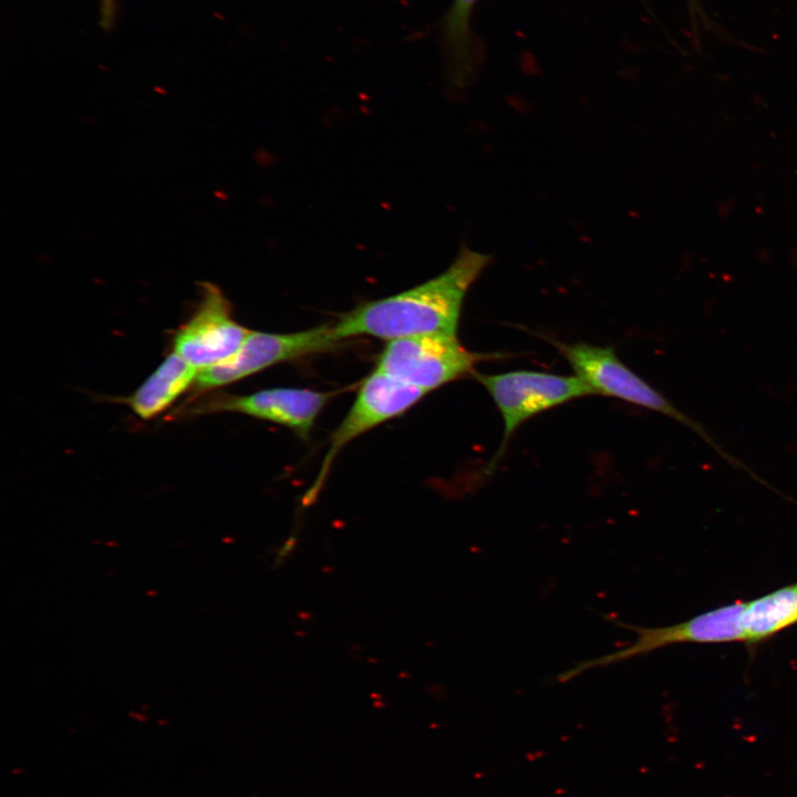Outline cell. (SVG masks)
I'll return each instance as SVG.
<instances>
[{
	"instance_id": "cell-1",
	"label": "cell",
	"mask_w": 797,
	"mask_h": 797,
	"mask_svg": "<svg viewBox=\"0 0 797 797\" xmlns=\"http://www.w3.org/2000/svg\"><path fill=\"white\" fill-rule=\"evenodd\" d=\"M486 253L463 247L436 277L345 313L333 331L339 340L371 335L394 340L418 334L456 335L465 296L488 266Z\"/></svg>"
},
{
	"instance_id": "cell-2",
	"label": "cell",
	"mask_w": 797,
	"mask_h": 797,
	"mask_svg": "<svg viewBox=\"0 0 797 797\" xmlns=\"http://www.w3.org/2000/svg\"><path fill=\"white\" fill-rule=\"evenodd\" d=\"M552 343L569 362L576 375L586 382L594 394L615 397L681 423L700 436L732 467L744 470L755 480L762 482L749 467L725 452L700 423L680 411L662 393L619 360L613 348L583 342L552 341Z\"/></svg>"
},
{
	"instance_id": "cell-3",
	"label": "cell",
	"mask_w": 797,
	"mask_h": 797,
	"mask_svg": "<svg viewBox=\"0 0 797 797\" xmlns=\"http://www.w3.org/2000/svg\"><path fill=\"white\" fill-rule=\"evenodd\" d=\"M497 354L467 350L452 334H418L387 341L376 369L386 375L426 392L441 387Z\"/></svg>"
},
{
	"instance_id": "cell-4",
	"label": "cell",
	"mask_w": 797,
	"mask_h": 797,
	"mask_svg": "<svg viewBox=\"0 0 797 797\" xmlns=\"http://www.w3.org/2000/svg\"><path fill=\"white\" fill-rule=\"evenodd\" d=\"M486 389L504 421V438L487 472L496 464L515 431L528 418L566 402L594 394L577 375L519 370L500 374L472 373Z\"/></svg>"
},
{
	"instance_id": "cell-5",
	"label": "cell",
	"mask_w": 797,
	"mask_h": 797,
	"mask_svg": "<svg viewBox=\"0 0 797 797\" xmlns=\"http://www.w3.org/2000/svg\"><path fill=\"white\" fill-rule=\"evenodd\" d=\"M745 604L732 603L676 624L656 628L636 627L610 619L618 627L635 632V641L627 648L576 663L560 673L558 681L568 682L589 670L623 662L671 644L745 640L742 622Z\"/></svg>"
},
{
	"instance_id": "cell-6",
	"label": "cell",
	"mask_w": 797,
	"mask_h": 797,
	"mask_svg": "<svg viewBox=\"0 0 797 797\" xmlns=\"http://www.w3.org/2000/svg\"><path fill=\"white\" fill-rule=\"evenodd\" d=\"M339 340L332 325L292 333L252 331L228 358L198 371L196 390L217 389L258 373L275 364L335 348Z\"/></svg>"
},
{
	"instance_id": "cell-7",
	"label": "cell",
	"mask_w": 797,
	"mask_h": 797,
	"mask_svg": "<svg viewBox=\"0 0 797 797\" xmlns=\"http://www.w3.org/2000/svg\"><path fill=\"white\" fill-rule=\"evenodd\" d=\"M427 392L375 370L362 383L346 416L333 432L319 474L302 498L311 505L318 497L331 465L351 441L373 427L394 418L416 404Z\"/></svg>"
},
{
	"instance_id": "cell-8",
	"label": "cell",
	"mask_w": 797,
	"mask_h": 797,
	"mask_svg": "<svg viewBox=\"0 0 797 797\" xmlns=\"http://www.w3.org/2000/svg\"><path fill=\"white\" fill-rule=\"evenodd\" d=\"M201 288L196 311L174 339L175 353L198 371L231 355L250 332L234 319L230 302L218 287L204 283Z\"/></svg>"
},
{
	"instance_id": "cell-9",
	"label": "cell",
	"mask_w": 797,
	"mask_h": 797,
	"mask_svg": "<svg viewBox=\"0 0 797 797\" xmlns=\"http://www.w3.org/2000/svg\"><path fill=\"white\" fill-rule=\"evenodd\" d=\"M332 395L309 389L275 387L248 395L219 396L200 408L238 412L286 426L304 438Z\"/></svg>"
},
{
	"instance_id": "cell-10",
	"label": "cell",
	"mask_w": 797,
	"mask_h": 797,
	"mask_svg": "<svg viewBox=\"0 0 797 797\" xmlns=\"http://www.w3.org/2000/svg\"><path fill=\"white\" fill-rule=\"evenodd\" d=\"M197 373L196 368L174 352L126 402L141 418H152L195 383Z\"/></svg>"
},
{
	"instance_id": "cell-11",
	"label": "cell",
	"mask_w": 797,
	"mask_h": 797,
	"mask_svg": "<svg viewBox=\"0 0 797 797\" xmlns=\"http://www.w3.org/2000/svg\"><path fill=\"white\" fill-rule=\"evenodd\" d=\"M742 622L747 641L766 639L797 623V583L746 603Z\"/></svg>"
},
{
	"instance_id": "cell-12",
	"label": "cell",
	"mask_w": 797,
	"mask_h": 797,
	"mask_svg": "<svg viewBox=\"0 0 797 797\" xmlns=\"http://www.w3.org/2000/svg\"><path fill=\"white\" fill-rule=\"evenodd\" d=\"M476 0H454L445 22V35L455 56L462 58L468 44L469 17Z\"/></svg>"
},
{
	"instance_id": "cell-13",
	"label": "cell",
	"mask_w": 797,
	"mask_h": 797,
	"mask_svg": "<svg viewBox=\"0 0 797 797\" xmlns=\"http://www.w3.org/2000/svg\"><path fill=\"white\" fill-rule=\"evenodd\" d=\"M116 0H100L101 24L105 29H110L116 17Z\"/></svg>"
},
{
	"instance_id": "cell-14",
	"label": "cell",
	"mask_w": 797,
	"mask_h": 797,
	"mask_svg": "<svg viewBox=\"0 0 797 797\" xmlns=\"http://www.w3.org/2000/svg\"><path fill=\"white\" fill-rule=\"evenodd\" d=\"M294 542H296L294 538L289 539V540L287 541L286 547L282 548L281 553H280V556H279L280 559H281L282 557H286V556L288 555V552L291 551V549L293 548Z\"/></svg>"
}]
</instances>
